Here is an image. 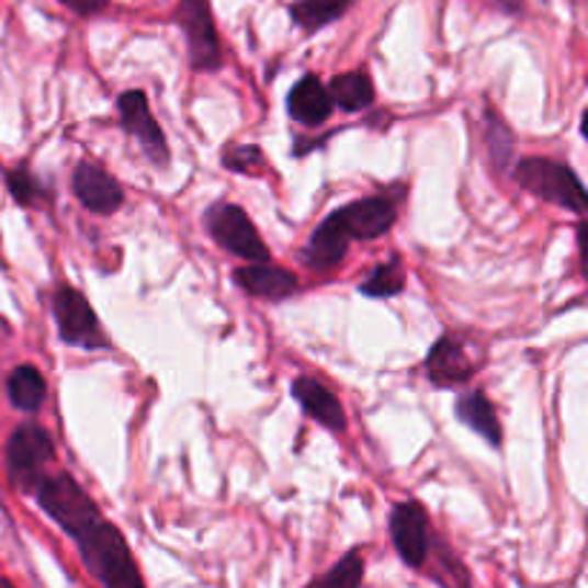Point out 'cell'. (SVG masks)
<instances>
[{"label":"cell","instance_id":"6da1fadb","mask_svg":"<svg viewBox=\"0 0 588 588\" xmlns=\"http://www.w3.org/2000/svg\"><path fill=\"white\" fill-rule=\"evenodd\" d=\"M396 216H399V207L385 193H373L368 199L344 204L325 216V222L313 230L298 259L316 273H330L344 261L350 241L382 239L396 224Z\"/></svg>","mask_w":588,"mask_h":588},{"label":"cell","instance_id":"7a4b0ae2","mask_svg":"<svg viewBox=\"0 0 588 588\" xmlns=\"http://www.w3.org/2000/svg\"><path fill=\"white\" fill-rule=\"evenodd\" d=\"M83 566L106 588H142L144 577L135 566L127 540L110 520H101L95 529L75 540Z\"/></svg>","mask_w":588,"mask_h":588},{"label":"cell","instance_id":"3957f363","mask_svg":"<svg viewBox=\"0 0 588 588\" xmlns=\"http://www.w3.org/2000/svg\"><path fill=\"white\" fill-rule=\"evenodd\" d=\"M32 497L37 499V506L44 508L46 517L58 525L60 531L72 540L98 525L104 520L101 508L95 506V499L83 491L81 485L75 483L72 474L67 471H55V474H44L32 488Z\"/></svg>","mask_w":588,"mask_h":588},{"label":"cell","instance_id":"277c9868","mask_svg":"<svg viewBox=\"0 0 588 588\" xmlns=\"http://www.w3.org/2000/svg\"><path fill=\"white\" fill-rule=\"evenodd\" d=\"M514 181L531 193L540 202L557 204V207L568 210L583 216L586 213L588 195L583 186L580 176L563 161H552V158H520L514 167Z\"/></svg>","mask_w":588,"mask_h":588},{"label":"cell","instance_id":"5b68a950","mask_svg":"<svg viewBox=\"0 0 588 588\" xmlns=\"http://www.w3.org/2000/svg\"><path fill=\"white\" fill-rule=\"evenodd\" d=\"M7 471L18 491L32 494L35 483L46 474V465L55 460V440L37 422L18 425L7 440Z\"/></svg>","mask_w":588,"mask_h":588},{"label":"cell","instance_id":"8992f818","mask_svg":"<svg viewBox=\"0 0 588 588\" xmlns=\"http://www.w3.org/2000/svg\"><path fill=\"white\" fill-rule=\"evenodd\" d=\"M204 227L222 250L239 256L245 261H270L268 245L261 241L253 218L247 216L245 207L230 202L210 204L204 213Z\"/></svg>","mask_w":588,"mask_h":588},{"label":"cell","instance_id":"52a82bcc","mask_svg":"<svg viewBox=\"0 0 588 588\" xmlns=\"http://www.w3.org/2000/svg\"><path fill=\"white\" fill-rule=\"evenodd\" d=\"M53 313L64 344L83 350L110 348V339H106L104 328H101V321H98L95 310H92L90 298L83 296L81 291H75L72 284H58L55 287Z\"/></svg>","mask_w":588,"mask_h":588},{"label":"cell","instance_id":"ba28073f","mask_svg":"<svg viewBox=\"0 0 588 588\" xmlns=\"http://www.w3.org/2000/svg\"><path fill=\"white\" fill-rule=\"evenodd\" d=\"M176 23L186 37V53H190V67L195 72H216L224 67L222 41H218L216 21L210 0H179L176 7Z\"/></svg>","mask_w":588,"mask_h":588},{"label":"cell","instance_id":"9c48e42d","mask_svg":"<svg viewBox=\"0 0 588 588\" xmlns=\"http://www.w3.org/2000/svg\"><path fill=\"white\" fill-rule=\"evenodd\" d=\"M118 115L124 133L133 135L135 142L142 144L144 156L156 167L170 165V147H167L165 129L156 121V115L149 112L147 92L144 90H127L118 95Z\"/></svg>","mask_w":588,"mask_h":588},{"label":"cell","instance_id":"30bf717a","mask_svg":"<svg viewBox=\"0 0 588 588\" xmlns=\"http://www.w3.org/2000/svg\"><path fill=\"white\" fill-rule=\"evenodd\" d=\"M391 540H394L396 554L403 557V563L414 572L425 566L428 559V540H431V525H428V514L425 508L414 499L399 502L391 511Z\"/></svg>","mask_w":588,"mask_h":588},{"label":"cell","instance_id":"8fae6325","mask_svg":"<svg viewBox=\"0 0 588 588\" xmlns=\"http://www.w3.org/2000/svg\"><path fill=\"white\" fill-rule=\"evenodd\" d=\"M479 362L465 348L460 333H442L425 359V373L437 387H460L477 376Z\"/></svg>","mask_w":588,"mask_h":588},{"label":"cell","instance_id":"7c38bea8","mask_svg":"<svg viewBox=\"0 0 588 588\" xmlns=\"http://www.w3.org/2000/svg\"><path fill=\"white\" fill-rule=\"evenodd\" d=\"M72 193L92 216H112L124 207V186L104 167L81 161L72 172Z\"/></svg>","mask_w":588,"mask_h":588},{"label":"cell","instance_id":"4fadbf2b","mask_svg":"<svg viewBox=\"0 0 588 588\" xmlns=\"http://www.w3.org/2000/svg\"><path fill=\"white\" fill-rule=\"evenodd\" d=\"M233 282L239 284L247 296L268 298V302H282L298 291L296 273L287 268L270 264V261H253L250 268L233 270Z\"/></svg>","mask_w":588,"mask_h":588},{"label":"cell","instance_id":"5bb4252c","mask_svg":"<svg viewBox=\"0 0 588 588\" xmlns=\"http://www.w3.org/2000/svg\"><path fill=\"white\" fill-rule=\"evenodd\" d=\"M333 98L319 75H302L287 92V115L302 127H321L333 115Z\"/></svg>","mask_w":588,"mask_h":588},{"label":"cell","instance_id":"9a60e30c","mask_svg":"<svg viewBox=\"0 0 588 588\" xmlns=\"http://www.w3.org/2000/svg\"><path fill=\"white\" fill-rule=\"evenodd\" d=\"M291 394L293 399L302 405V410H305L307 417L316 419L319 425H325L328 431L344 433V428H348V414H344L339 396H336L333 391H328L319 380H313V376H298V380L291 385Z\"/></svg>","mask_w":588,"mask_h":588},{"label":"cell","instance_id":"2e32d148","mask_svg":"<svg viewBox=\"0 0 588 588\" xmlns=\"http://www.w3.org/2000/svg\"><path fill=\"white\" fill-rule=\"evenodd\" d=\"M456 419L474 433H479L491 448L502 445V422L494 410V403L483 391H471L456 399Z\"/></svg>","mask_w":588,"mask_h":588},{"label":"cell","instance_id":"e0dca14e","mask_svg":"<svg viewBox=\"0 0 588 588\" xmlns=\"http://www.w3.org/2000/svg\"><path fill=\"white\" fill-rule=\"evenodd\" d=\"M7 396L12 408L23 410V414H37V410L44 408L46 396H49L44 373L32 365H18L15 371L9 373Z\"/></svg>","mask_w":588,"mask_h":588},{"label":"cell","instance_id":"ac0fdd59","mask_svg":"<svg viewBox=\"0 0 588 588\" xmlns=\"http://www.w3.org/2000/svg\"><path fill=\"white\" fill-rule=\"evenodd\" d=\"M328 92L333 98V106H339L342 112H362L376 101V90H373L371 75L365 69L336 75L328 83Z\"/></svg>","mask_w":588,"mask_h":588},{"label":"cell","instance_id":"d6986e66","mask_svg":"<svg viewBox=\"0 0 588 588\" xmlns=\"http://www.w3.org/2000/svg\"><path fill=\"white\" fill-rule=\"evenodd\" d=\"M350 7H353V0H293L287 7V15L298 30L319 32L328 23L339 21Z\"/></svg>","mask_w":588,"mask_h":588},{"label":"cell","instance_id":"ffe728a7","mask_svg":"<svg viewBox=\"0 0 588 588\" xmlns=\"http://www.w3.org/2000/svg\"><path fill=\"white\" fill-rule=\"evenodd\" d=\"M405 282H408V276H405L403 259L391 256L371 270V276L359 284V293L368 298H394L405 291Z\"/></svg>","mask_w":588,"mask_h":588},{"label":"cell","instance_id":"44dd1931","mask_svg":"<svg viewBox=\"0 0 588 588\" xmlns=\"http://www.w3.org/2000/svg\"><path fill=\"white\" fill-rule=\"evenodd\" d=\"M7 186L9 195L15 199V204L21 207H37V204L53 202V190L44 184V181L32 176L26 167H15V170L7 172Z\"/></svg>","mask_w":588,"mask_h":588},{"label":"cell","instance_id":"7402d4cb","mask_svg":"<svg viewBox=\"0 0 588 588\" xmlns=\"http://www.w3.org/2000/svg\"><path fill=\"white\" fill-rule=\"evenodd\" d=\"M485 144H488V156H491L494 167L506 170L511 152H514V135L494 110L485 112Z\"/></svg>","mask_w":588,"mask_h":588},{"label":"cell","instance_id":"603a6c76","mask_svg":"<svg viewBox=\"0 0 588 588\" xmlns=\"http://www.w3.org/2000/svg\"><path fill=\"white\" fill-rule=\"evenodd\" d=\"M362 580H365V557L362 552H348L328 574H321L313 583L328 588H357Z\"/></svg>","mask_w":588,"mask_h":588},{"label":"cell","instance_id":"cb8c5ba5","mask_svg":"<svg viewBox=\"0 0 588 588\" xmlns=\"http://www.w3.org/2000/svg\"><path fill=\"white\" fill-rule=\"evenodd\" d=\"M224 167L233 172H241V176H253L259 179L261 172L268 170L264 165V152L256 144H247V147H236L230 152H224Z\"/></svg>","mask_w":588,"mask_h":588},{"label":"cell","instance_id":"d4e9b609","mask_svg":"<svg viewBox=\"0 0 588 588\" xmlns=\"http://www.w3.org/2000/svg\"><path fill=\"white\" fill-rule=\"evenodd\" d=\"M60 3L78 18H95L110 7V0H60Z\"/></svg>","mask_w":588,"mask_h":588},{"label":"cell","instance_id":"484cf974","mask_svg":"<svg viewBox=\"0 0 588 588\" xmlns=\"http://www.w3.org/2000/svg\"><path fill=\"white\" fill-rule=\"evenodd\" d=\"M491 7L499 9L502 15L517 18V15H522V9H525V3H522V0H491Z\"/></svg>","mask_w":588,"mask_h":588},{"label":"cell","instance_id":"4316f807","mask_svg":"<svg viewBox=\"0 0 588 588\" xmlns=\"http://www.w3.org/2000/svg\"><path fill=\"white\" fill-rule=\"evenodd\" d=\"M0 588H9V580H3V577H0Z\"/></svg>","mask_w":588,"mask_h":588}]
</instances>
